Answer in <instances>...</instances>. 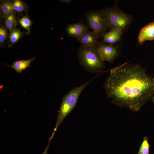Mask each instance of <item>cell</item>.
I'll list each match as a JSON object with an SVG mask.
<instances>
[{"label":"cell","instance_id":"e0dca14e","mask_svg":"<svg viewBox=\"0 0 154 154\" xmlns=\"http://www.w3.org/2000/svg\"><path fill=\"white\" fill-rule=\"evenodd\" d=\"M17 17L15 14H12L8 16L3 21V24L9 29V32L17 25Z\"/></svg>","mask_w":154,"mask_h":154},{"label":"cell","instance_id":"9c48e42d","mask_svg":"<svg viewBox=\"0 0 154 154\" xmlns=\"http://www.w3.org/2000/svg\"><path fill=\"white\" fill-rule=\"evenodd\" d=\"M154 40V22L143 27L141 30L138 37V42L141 44L146 40Z\"/></svg>","mask_w":154,"mask_h":154},{"label":"cell","instance_id":"ffe728a7","mask_svg":"<svg viewBox=\"0 0 154 154\" xmlns=\"http://www.w3.org/2000/svg\"><path fill=\"white\" fill-rule=\"evenodd\" d=\"M152 101H153V103L154 105V95L152 97Z\"/></svg>","mask_w":154,"mask_h":154},{"label":"cell","instance_id":"5bb4252c","mask_svg":"<svg viewBox=\"0 0 154 154\" xmlns=\"http://www.w3.org/2000/svg\"><path fill=\"white\" fill-rule=\"evenodd\" d=\"M12 4L13 9L16 14H19V16L23 14V13L27 14L29 7L27 4L23 1L21 0H12Z\"/></svg>","mask_w":154,"mask_h":154},{"label":"cell","instance_id":"d6986e66","mask_svg":"<svg viewBox=\"0 0 154 154\" xmlns=\"http://www.w3.org/2000/svg\"><path fill=\"white\" fill-rule=\"evenodd\" d=\"M61 2H66L67 3H70L71 1H72V0H59Z\"/></svg>","mask_w":154,"mask_h":154},{"label":"cell","instance_id":"52a82bcc","mask_svg":"<svg viewBox=\"0 0 154 154\" xmlns=\"http://www.w3.org/2000/svg\"><path fill=\"white\" fill-rule=\"evenodd\" d=\"M88 27L82 22H78L68 24L66 27L65 31L68 36L78 40L88 31Z\"/></svg>","mask_w":154,"mask_h":154},{"label":"cell","instance_id":"ba28073f","mask_svg":"<svg viewBox=\"0 0 154 154\" xmlns=\"http://www.w3.org/2000/svg\"><path fill=\"white\" fill-rule=\"evenodd\" d=\"M96 34L93 31H88L78 40L82 46H97L99 42Z\"/></svg>","mask_w":154,"mask_h":154},{"label":"cell","instance_id":"8992f818","mask_svg":"<svg viewBox=\"0 0 154 154\" xmlns=\"http://www.w3.org/2000/svg\"><path fill=\"white\" fill-rule=\"evenodd\" d=\"M97 47L103 60L113 63L118 54L116 47L112 45L102 44L99 42Z\"/></svg>","mask_w":154,"mask_h":154},{"label":"cell","instance_id":"4fadbf2b","mask_svg":"<svg viewBox=\"0 0 154 154\" xmlns=\"http://www.w3.org/2000/svg\"><path fill=\"white\" fill-rule=\"evenodd\" d=\"M36 57H34L32 58L27 60H20L14 62L11 65H6L8 67L11 66L15 69L17 72L21 73L23 70L27 68L30 67L31 63L34 61Z\"/></svg>","mask_w":154,"mask_h":154},{"label":"cell","instance_id":"277c9868","mask_svg":"<svg viewBox=\"0 0 154 154\" xmlns=\"http://www.w3.org/2000/svg\"><path fill=\"white\" fill-rule=\"evenodd\" d=\"M102 10L106 16L110 30L118 29L123 32L131 24L132 16L120 10L117 6H112Z\"/></svg>","mask_w":154,"mask_h":154},{"label":"cell","instance_id":"7a4b0ae2","mask_svg":"<svg viewBox=\"0 0 154 154\" xmlns=\"http://www.w3.org/2000/svg\"><path fill=\"white\" fill-rule=\"evenodd\" d=\"M78 56L80 64L88 72L96 73L103 72L105 63L97 46L81 45L78 50Z\"/></svg>","mask_w":154,"mask_h":154},{"label":"cell","instance_id":"9a60e30c","mask_svg":"<svg viewBox=\"0 0 154 154\" xmlns=\"http://www.w3.org/2000/svg\"><path fill=\"white\" fill-rule=\"evenodd\" d=\"M21 16V17L20 16L17 17L18 23L22 27L27 30V31L25 34L27 35L31 32L33 21L31 20L28 14H25V15H22Z\"/></svg>","mask_w":154,"mask_h":154},{"label":"cell","instance_id":"8fae6325","mask_svg":"<svg viewBox=\"0 0 154 154\" xmlns=\"http://www.w3.org/2000/svg\"><path fill=\"white\" fill-rule=\"evenodd\" d=\"M123 33L119 29L110 30L103 35V41L104 43L113 45L120 40Z\"/></svg>","mask_w":154,"mask_h":154},{"label":"cell","instance_id":"3957f363","mask_svg":"<svg viewBox=\"0 0 154 154\" xmlns=\"http://www.w3.org/2000/svg\"><path fill=\"white\" fill-rule=\"evenodd\" d=\"M93 79L72 89L64 96L58 113L55 131L64 119L74 108L82 92Z\"/></svg>","mask_w":154,"mask_h":154},{"label":"cell","instance_id":"6da1fadb","mask_svg":"<svg viewBox=\"0 0 154 154\" xmlns=\"http://www.w3.org/2000/svg\"><path fill=\"white\" fill-rule=\"evenodd\" d=\"M103 86L112 103L137 112L154 95V77L139 64L125 63L110 70Z\"/></svg>","mask_w":154,"mask_h":154},{"label":"cell","instance_id":"2e32d148","mask_svg":"<svg viewBox=\"0 0 154 154\" xmlns=\"http://www.w3.org/2000/svg\"><path fill=\"white\" fill-rule=\"evenodd\" d=\"M9 29L5 26L3 23L0 22V46L1 48L5 47L4 43L6 41H8L9 32Z\"/></svg>","mask_w":154,"mask_h":154},{"label":"cell","instance_id":"7c38bea8","mask_svg":"<svg viewBox=\"0 0 154 154\" xmlns=\"http://www.w3.org/2000/svg\"><path fill=\"white\" fill-rule=\"evenodd\" d=\"M20 28L21 27L18 28L15 27L9 31V38L8 42V47L11 48L25 34V32L22 31Z\"/></svg>","mask_w":154,"mask_h":154},{"label":"cell","instance_id":"30bf717a","mask_svg":"<svg viewBox=\"0 0 154 154\" xmlns=\"http://www.w3.org/2000/svg\"><path fill=\"white\" fill-rule=\"evenodd\" d=\"M12 0H2L0 1V20L3 22L9 16L16 13L13 9Z\"/></svg>","mask_w":154,"mask_h":154},{"label":"cell","instance_id":"5b68a950","mask_svg":"<svg viewBox=\"0 0 154 154\" xmlns=\"http://www.w3.org/2000/svg\"><path fill=\"white\" fill-rule=\"evenodd\" d=\"M88 26L96 33L98 38L106 32L109 29L106 16L103 10H91L85 15Z\"/></svg>","mask_w":154,"mask_h":154},{"label":"cell","instance_id":"ac0fdd59","mask_svg":"<svg viewBox=\"0 0 154 154\" xmlns=\"http://www.w3.org/2000/svg\"><path fill=\"white\" fill-rule=\"evenodd\" d=\"M148 139L147 137H144L137 154H149V149L150 145L149 143Z\"/></svg>","mask_w":154,"mask_h":154}]
</instances>
